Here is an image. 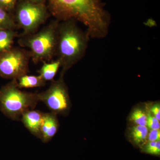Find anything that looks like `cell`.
Returning a JSON list of instances; mask_svg holds the SVG:
<instances>
[{"instance_id": "4", "label": "cell", "mask_w": 160, "mask_h": 160, "mask_svg": "<svg viewBox=\"0 0 160 160\" xmlns=\"http://www.w3.org/2000/svg\"><path fill=\"white\" fill-rule=\"evenodd\" d=\"M58 24L57 20L38 33L19 41L20 45L30 49V55L34 62H46L56 54Z\"/></svg>"}, {"instance_id": "15", "label": "cell", "mask_w": 160, "mask_h": 160, "mask_svg": "<svg viewBox=\"0 0 160 160\" xmlns=\"http://www.w3.org/2000/svg\"><path fill=\"white\" fill-rule=\"evenodd\" d=\"M131 120L138 126H146L147 116L141 109H137L133 112L130 117Z\"/></svg>"}, {"instance_id": "21", "label": "cell", "mask_w": 160, "mask_h": 160, "mask_svg": "<svg viewBox=\"0 0 160 160\" xmlns=\"http://www.w3.org/2000/svg\"><path fill=\"white\" fill-rule=\"evenodd\" d=\"M27 1L29 2H33L35 3H46V0H18V1Z\"/></svg>"}, {"instance_id": "10", "label": "cell", "mask_w": 160, "mask_h": 160, "mask_svg": "<svg viewBox=\"0 0 160 160\" xmlns=\"http://www.w3.org/2000/svg\"><path fill=\"white\" fill-rule=\"evenodd\" d=\"M18 87L20 89L32 88L42 87L45 86L46 82L40 75H24L17 79Z\"/></svg>"}, {"instance_id": "14", "label": "cell", "mask_w": 160, "mask_h": 160, "mask_svg": "<svg viewBox=\"0 0 160 160\" xmlns=\"http://www.w3.org/2000/svg\"><path fill=\"white\" fill-rule=\"evenodd\" d=\"M17 27V25L10 12H8L0 7V30H14Z\"/></svg>"}, {"instance_id": "16", "label": "cell", "mask_w": 160, "mask_h": 160, "mask_svg": "<svg viewBox=\"0 0 160 160\" xmlns=\"http://www.w3.org/2000/svg\"><path fill=\"white\" fill-rule=\"evenodd\" d=\"M144 152L148 154L159 156L160 154V141L149 142L144 147Z\"/></svg>"}, {"instance_id": "18", "label": "cell", "mask_w": 160, "mask_h": 160, "mask_svg": "<svg viewBox=\"0 0 160 160\" xmlns=\"http://www.w3.org/2000/svg\"><path fill=\"white\" fill-rule=\"evenodd\" d=\"M148 128L151 129H160V121L153 115L149 113L147 116V125Z\"/></svg>"}, {"instance_id": "3", "label": "cell", "mask_w": 160, "mask_h": 160, "mask_svg": "<svg viewBox=\"0 0 160 160\" xmlns=\"http://www.w3.org/2000/svg\"><path fill=\"white\" fill-rule=\"evenodd\" d=\"M39 102L37 93L22 91L17 79L12 80L0 89V111L13 121H20L23 113L35 109Z\"/></svg>"}, {"instance_id": "6", "label": "cell", "mask_w": 160, "mask_h": 160, "mask_svg": "<svg viewBox=\"0 0 160 160\" xmlns=\"http://www.w3.org/2000/svg\"><path fill=\"white\" fill-rule=\"evenodd\" d=\"M30 52L12 47L0 53V76L7 79H17L29 72Z\"/></svg>"}, {"instance_id": "12", "label": "cell", "mask_w": 160, "mask_h": 160, "mask_svg": "<svg viewBox=\"0 0 160 160\" xmlns=\"http://www.w3.org/2000/svg\"><path fill=\"white\" fill-rule=\"evenodd\" d=\"M17 36V32L14 30H0V53L12 47L14 38Z\"/></svg>"}, {"instance_id": "1", "label": "cell", "mask_w": 160, "mask_h": 160, "mask_svg": "<svg viewBox=\"0 0 160 160\" xmlns=\"http://www.w3.org/2000/svg\"><path fill=\"white\" fill-rule=\"evenodd\" d=\"M48 10L58 22L74 20L82 23L90 38L108 35L111 16L102 0H46Z\"/></svg>"}, {"instance_id": "11", "label": "cell", "mask_w": 160, "mask_h": 160, "mask_svg": "<svg viewBox=\"0 0 160 160\" xmlns=\"http://www.w3.org/2000/svg\"><path fill=\"white\" fill-rule=\"evenodd\" d=\"M43 66L38 71L39 75L41 77L45 82L52 81L57 73L61 64L58 60L50 63L44 62Z\"/></svg>"}, {"instance_id": "17", "label": "cell", "mask_w": 160, "mask_h": 160, "mask_svg": "<svg viewBox=\"0 0 160 160\" xmlns=\"http://www.w3.org/2000/svg\"><path fill=\"white\" fill-rule=\"evenodd\" d=\"M18 0H0V7L10 12L15 8Z\"/></svg>"}, {"instance_id": "8", "label": "cell", "mask_w": 160, "mask_h": 160, "mask_svg": "<svg viewBox=\"0 0 160 160\" xmlns=\"http://www.w3.org/2000/svg\"><path fill=\"white\" fill-rule=\"evenodd\" d=\"M58 121L57 114L44 112L40 130V139L43 143H48L52 139L58 130Z\"/></svg>"}, {"instance_id": "7", "label": "cell", "mask_w": 160, "mask_h": 160, "mask_svg": "<svg viewBox=\"0 0 160 160\" xmlns=\"http://www.w3.org/2000/svg\"><path fill=\"white\" fill-rule=\"evenodd\" d=\"M62 76L61 75L58 80H52L46 91L37 93L39 101L44 103L50 112L56 114L65 113L69 107L68 91Z\"/></svg>"}, {"instance_id": "19", "label": "cell", "mask_w": 160, "mask_h": 160, "mask_svg": "<svg viewBox=\"0 0 160 160\" xmlns=\"http://www.w3.org/2000/svg\"><path fill=\"white\" fill-rule=\"evenodd\" d=\"M149 142H155L160 140V129H151L148 136Z\"/></svg>"}, {"instance_id": "5", "label": "cell", "mask_w": 160, "mask_h": 160, "mask_svg": "<svg viewBox=\"0 0 160 160\" xmlns=\"http://www.w3.org/2000/svg\"><path fill=\"white\" fill-rule=\"evenodd\" d=\"M48 11L45 3L18 1L16 8V18L24 34H30L44 23L48 17Z\"/></svg>"}, {"instance_id": "13", "label": "cell", "mask_w": 160, "mask_h": 160, "mask_svg": "<svg viewBox=\"0 0 160 160\" xmlns=\"http://www.w3.org/2000/svg\"><path fill=\"white\" fill-rule=\"evenodd\" d=\"M131 135L134 142L137 145L143 144L148 137V129L146 126H136L132 129Z\"/></svg>"}, {"instance_id": "9", "label": "cell", "mask_w": 160, "mask_h": 160, "mask_svg": "<svg viewBox=\"0 0 160 160\" xmlns=\"http://www.w3.org/2000/svg\"><path fill=\"white\" fill-rule=\"evenodd\" d=\"M44 113L40 110L31 109L24 112L20 119L29 132L39 139Z\"/></svg>"}, {"instance_id": "20", "label": "cell", "mask_w": 160, "mask_h": 160, "mask_svg": "<svg viewBox=\"0 0 160 160\" xmlns=\"http://www.w3.org/2000/svg\"><path fill=\"white\" fill-rule=\"evenodd\" d=\"M152 113L155 117L160 121V107L159 105H155L152 106L151 109Z\"/></svg>"}, {"instance_id": "2", "label": "cell", "mask_w": 160, "mask_h": 160, "mask_svg": "<svg viewBox=\"0 0 160 160\" xmlns=\"http://www.w3.org/2000/svg\"><path fill=\"white\" fill-rule=\"evenodd\" d=\"M90 38L74 20L59 23L56 55L62 67V75L85 56Z\"/></svg>"}]
</instances>
